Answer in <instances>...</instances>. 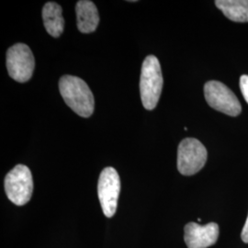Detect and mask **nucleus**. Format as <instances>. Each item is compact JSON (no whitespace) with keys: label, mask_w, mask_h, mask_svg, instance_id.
<instances>
[{"label":"nucleus","mask_w":248,"mask_h":248,"mask_svg":"<svg viewBox=\"0 0 248 248\" xmlns=\"http://www.w3.org/2000/svg\"><path fill=\"white\" fill-rule=\"evenodd\" d=\"M59 89L64 102L78 115L89 118L94 112V96L88 84L78 77L63 76Z\"/></svg>","instance_id":"obj_1"},{"label":"nucleus","mask_w":248,"mask_h":248,"mask_svg":"<svg viewBox=\"0 0 248 248\" xmlns=\"http://www.w3.org/2000/svg\"><path fill=\"white\" fill-rule=\"evenodd\" d=\"M163 75L158 59L155 55H148L142 62L140 93L142 105L148 109H154L159 101L163 89Z\"/></svg>","instance_id":"obj_2"},{"label":"nucleus","mask_w":248,"mask_h":248,"mask_svg":"<svg viewBox=\"0 0 248 248\" xmlns=\"http://www.w3.org/2000/svg\"><path fill=\"white\" fill-rule=\"evenodd\" d=\"M5 191L9 201L18 206L30 202L33 192V179L30 169L17 165L5 177Z\"/></svg>","instance_id":"obj_3"},{"label":"nucleus","mask_w":248,"mask_h":248,"mask_svg":"<svg viewBox=\"0 0 248 248\" xmlns=\"http://www.w3.org/2000/svg\"><path fill=\"white\" fill-rule=\"evenodd\" d=\"M208 153L203 144L195 138H186L177 149V169L184 176H192L203 169Z\"/></svg>","instance_id":"obj_4"},{"label":"nucleus","mask_w":248,"mask_h":248,"mask_svg":"<svg viewBox=\"0 0 248 248\" xmlns=\"http://www.w3.org/2000/svg\"><path fill=\"white\" fill-rule=\"evenodd\" d=\"M204 95L208 104L226 115H239L242 107L234 93L219 81H209L204 86Z\"/></svg>","instance_id":"obj_5"},{"label":"nucleus","mask_w":248,"mask_h":248,"mask_svg":"<svg viewBox=\"0 0 248 248\" xmlns=\"http://www.w3.org/2000/svg\"><path fill=\"white\" fill-rule=\"evenodd\" d=\"M34 67V56L28 45L17 44L8 50L7 68L11 78L25 83L32 77Z\"/></svg>","instance_id":"obj_6"},{"label":"nucleus","mask_w":248,"mask_h":248,"mask_svg":"<svg viewBox=\"0 0 248 248\" xmlns=\"http://www.w3.org/2000/svg\"><path fill=\"white\" fill-rule=\"evenodd\" d=\"M121 192V179L114 168L103 169L98 178V194L104 215L111 218L116 213Z\"/></svg>","instance_id":"obj_7"},{"label":"nucleus","mask_w":248,"mask_h":248,"mask_svg":"<svg viewBox=\"0 0 248 248\" xmlns=\"http://www.w3.org/2000/svg\"><path fill=\"white\" fill-rule=\"evenodd\" d=\"M184 240L187 248H208L216 244L219 237V225L210 222L201 225L189 222L184 228Z\"/></svg>","instance_id":"obj_8"},{"label":"nucleus","mask_w":248,"mask_h":248,"mask_svg":"<svg viewBox=\"0 0 248 248\" xmlns=\"http://www.w3.org/2000/svg\"><path fill=\"white\" fill-rule=\"evenodd\" d=\"M78 28L82 33H91L96 31L99 16L96 5L89 0H80L76 7Z\"/></svg>","instance_id":"obj_9"},{"label":"nucleus","mask_w":248,"mask_h":248,"mask_svg":"<svg viewBox=\"0 0 248 248\" xmlns=\"http://www.w3.org/2000/svg\"><path fill=\"white\" fill-rule=\"evenodd\" d=\"M43 19L47 32L54 38H58L63 31L64 20L62 9L55 2H47L43 9Z\"/></svg>","instance_id":"obj_10"},{"label":"nucleus","mask_w":248,"mask_h":248,"mask_svg":"<svg viewBox=\"0 0 248 248\" xmlns=\"http://www.w3.org/2000/svg\"><path fill=\"white\" fill-rule=\"evenodd\" d=\"M215 5L234 22H248V0H217Z\"/></svg>","instance_id":"obj_11"},{"label":"nucleus","mask_w":248,"mask_h":248,"mask_svg":"<svg viewBox=\"0 0 248 248\" xmlns=\"http://www.w3.org/2000/svg\"><path fill=\"white\" fill-rule=\"evenodd\" d=\"M240 89L243 94V97L248 103V76L243 75L240 78Z\"/></svg>","instance_id":"obj_12"},{"label":"nucleus","mask_w":248,"mask_h":248,"mask_svg":"<svg viewBox=\"0 0 248 248\" xmlns=\"http://www.w3.org/2000/svg\"><path fill=\"white\" fill-rule=\"evenodd\" d=\"M241 238L243 240L244 243L248 244V219L246 221V223L244 225V228L242 230V233H241Z\"/></svg>","instance_id":"obj_13"}]
</instances>
